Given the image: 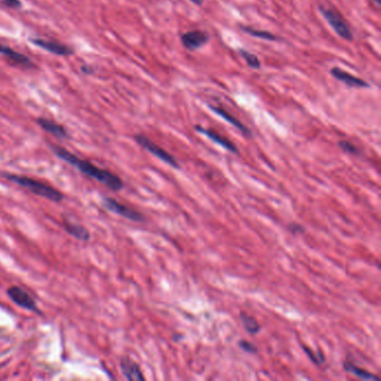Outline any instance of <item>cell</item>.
Segmentation results:
<instances>
[{
    "label": "cell",
    "instance_id": "cell-19",
    "mask_svg": "<svg viewBox=\"0 0 381 381\" xmlns=\"http://www.w3.org/2000/svg\"><path fill=\"white\" fill-rule=\"evenodd\" d=\"M238 53L239 55L242 56V59L246 62V64H247V66L252 67V69H259L260 67V61L258 57L253 54V53H250L248 51L246 50H243V48H240V50H238Z\"/></svg>",
    "mask_w": 381,
    "mask_h": 381
},
{
    "label": "cell",
    "instance_id": "cell-11",
    "mask_svg": "<svg viewBox=\"0 0 381 381\" xmlns=\"http://www.w3.org/2000/svg\"><path fill=\"white\" fill-rule=\"evenodd\" d=\"M208 108L211 111H213V112L215 114L218 115V117H220L221 119H224L225 121H227L231 125H234V127L236 129H238L240 132H242L243 134H245V136H250V134H252V133H250V131H249V129L247 127H246L245 124H243L242 122H240L238 119H236L235 117H233V115H231L230 113H228L226 110L221 109L219 107H215V105H211V104H208Z\"/></svg>",
    "mask_w": 381,
    "mask_h": 381
},
{
    "label": "cell",
    "instance_id": "cell-26",
    "mask_svg": "<svg viewBox=\"0 0 381 381\" xmlns=\"http://www.w3.org/2000/svg\"><path fill=\"white\" fill-rule=\"evenodd\" d=\"M372 3L377 5V7L379 8V7H380V5H381V0H372Z\"/></svg>",
    "mask_w": 381,
    "mask_h": 381
},
{
    "label": "cell",
    "instance_id": "cell-3",
    "mask_svg": "<svg viewBox=\"0 0 381 381\" xmlns=\"http://www.w3.org/2000/svg\"><path fill=\"white\" fill-rule=\"evenodd\" d=\"M319 11L327 22V24L332 27V30H333L342 40L349 42L353 40V33H352L349 24L344 21V18L342 17L339 13L330 7L323 6V5H319Z\"/></svg>",
    "mask_w": 381,
    "mask_h": 381
},
{
    "label": "cell",
    "instance_id": "cell-10",
    "mask_svg": "<svg viewBox=\"0 0 381 381\" xmlns=\"http://www.w3.org/2000/svg\"><path fill=\"white\" fill-rule=\"evenodd\" d=\"M120 366H121V371L124 377L130 381H143L146 379L138 363L129 358L122 359L121 362H120Z\"/></svg>",
    "mask_w": 381,
    "mask_h": 381
},
{
    "label": "cell",
    "instance_id": "cell-14",
    "mask_svg": "<svg viewBox=\"0 0 381 381\" xmlns=\"http://www.w3.org/2000/svg\"><path fill=\"white\" fill-rule=\"evenodd\" d=\"M63 224H64V229L67 231V233L73 236V237H75L76 239L84 240V242H88V240H90V238H91L90 231L85 227H83V226L71 223V221L66 220V219H64Z\"/></svg>",
    "mask_w": 381,
    "mask_h": 381
},
{
    "label": "cell",
    "instance_id": "cell-23",
    "mask_svg": "<svg viewBox=\"0 0 381 381\" xmlns=\"http://www.w3.org/2000/svg\"><path fill=\"white\" fill-rule=\"evenodd\" d=\"M288 230L291 231V233L293 234H301V233H304L305 229L303 226H301L300 224H296V223H292L288 225Z\"/></svg>",
    "mask_w": 381,
    "mask_h": 381
},
{
    "label": "cell",
    "instance_id": "cell-5",
    "mask_svg": "<svg viewBox=\"0 0 381 381\" xmlns=\"http://www.w3.org/2000/svg\"><path fill=\"white\" fill-rule=\"evenodd\" d=\"M102 205L110 211H112V213L118 214L119 216H122L127 219H130L132 221L144 220V217L140 213H138L137 210L130 208V207L121 204V202H119L114 198H111V197H104L102 200Z\"/></svg>",
    "mask_w": 381,
    "mask_h": 381
},
{
    "label": "cell",
    "instance_id": "cell-8",
    "mask_svg": "<svg viewBox=\"0 0 381 381\" xmlns=\"http://www.w3.org/2000/svg\"><path fill=\"white\" fill-rule=\"evenodd\" d=\"M330 74L334 77L335 80L342 82V83L345 84L349 88H354V89H365V88H370V84L368 82L360 79V77H356L354 75H351L349 72H345L340 67H332L330 71Z\"/></svg>",
    "mask_w": 381,
    "mask_h": 381
},
{
    "label": "cell",
    "instance_id": "cell-4",
    "mask_svg": "<svg viewBox=\"0 0 381 381\" xmlns=\"http://www.w3.org/2000/svg\"><path fill=\"white\" fill-rule=\"evenodd\" d=\"M134 139H136L138 144H140V146L146 149L147 151L153 154L154 157L160 159L161 161L167 163V165L169 166H171L172 168L179 169V163H178V161L176 160V158L171 156V154L167 152L166 150H163V149L161 147H159L158 144L152 142L150 139L147 138L146 136H143V134H137V136L134 137Z\"/></svg>",
    "mask_w": 381,
    "mask_h": 381
},
{
    "label": "cell",
    "instance_id": "cell-25",
    "mask_svg": "<svg viewBox=\"0 0 381 381\" xmlns=\"http://www.w3.org/2000/svg\"><path fill=\"white\" fill-rule=\"evenodd\" d=\"M189 2L197 5V6H201V5L204 4V0H189Z\"/></svg>",
    "mask_w": 381,
    "mask_h": 381
},
{
    "label": "cell",
    "instance_id": "cell-18",
    "mask_svg": "<svg viewBox=\"0 0 381 381\" xmlns=\"http://www.w3.org/2000/svg\"><path fill=\"white\" fill-rule=\"evenodd\" d=\"M240 30H242L243 32H245L246 34H248V35H250V36L256 37V38H260V40L271 41V42L279 41L278 36L274 35V34L269 33V32H266V31H258V30H255V28L247 27V26H240Z\"/></svg>",
    "mask_w": 381,
    "mask_h": 381
},
{
    "label": "cell",
    "instance_id": "cell-22",
    "mask_svg": "<svg viewBox=\"0 0 381 381\" xmlns=\"http://www.w3.org/2000/svg\"><path fill=\"white\" fill-rule=\"evenodd\" d=\"M238 346L243 351L247 352V353L255 354V353H257V352H258V349L256 348V346H255L253 343H250V342L247 341V340H240L238 342Z\"/></svg>",
    "mask_w": 381,
    "mask_h": 381
},
{
    "label": "cell",
    "instance_id": "cell-7",
    "mask_svg": "<svg viewBox=\"0 0 381 381\" xmlns=\"http://www.w3.org/2000/svg\"><path fill=\"white\" fill-rule=\"evenodd\" d=\"M180 42L186 50L196 51L209 42V36L208 34L202 31H191L182 34Z\"/></svg>",
    "mask_w": 381,
    "mask_h": 381
},
{
    "label": "cell",
    "instance_id": "cell-20",
    "mask_svg": "<svg viewBox=\"0 0 381 381\" xmlns=\"http://www.w3.org/2000/svg\"><path fill=\"white\" fill-rule=\"evenodd\" d=\"M302 348H303V350L305 351V353L307 354V356H308V358H310V360L312 361L313 363H315V364L319 365V364H322L325 361V356L323 355L322 352L317 351L316 353H315V352H313V350L308 349L307 346H305V345H302Z\"/></svg>",
    "mask_w": 381,
    "mask_h": 381
},
{
    "label": "cell",
    "instance_id": "cell-6",
    "mask_svg": "<svg viewBox=\"0 0 381 381\" xmlns=\"http://www.w3.org/2000/svg\"><path fill=\"white\" fill-rule=\"evenodd\" d=\"M7 294L9 298H11V300L18 306L25 308V310H28V311L40 312L38 311L36 302L34 301V298L26 291H24L23 288H21L19 286L9 287L7 290Z\"/></svg>",
    "mask_w": 381,
    "mask_h": 381
},
{
    "label": "cell",
    "instance_id": "cell-12",
    "mask_svg": "<svg viewBox=\"0 0 381 381\" xmlns=\"http://www.w3.org/2000/svg\"><path fill=\"white\" fill-rule=\"evenodd\" d=\"M33 43L38 47L43 48V50L53 53V54H56V55L69 56L73 53V51H72L70 47L60 44V43H56V42H51V41H45V40H35L33 41Z\"/></svg>",
    "mask_w": 381,
    "mask_h": 381
},
{
    "label": "cell",
    "instance_id": "cell-24",
    "mask_svg": "<svg viewBox=\"0 0 381 381\" xmlns=\"http://www.w3.org/2000/svg\"><path fill=\"white\" fill-rule=\"evenodd\" d=\"M0 3L4 4L5 6H7L9 8H19L22 6V4L19 0H0Z\"/></svg>",
    "mask_w": 381,
    "mask_h": 381
},
{
    "label": "cell",
    "instance_id": "cell-9",
    "mask_svg": "<svg viewBox=\"0 0 381 381\" xmlns=\"http://www.w3.org/2000/svg\"><path fill=\"white\" fill-rule=\"evenodd\" d=\"M195 130H196L197 132L204 134L205 137H207L209 140H211V141L215 142L216 144H218V146L223 147L225 149V150H227V151H229L231 153H238L237 147H236L235 144L230 141V140L224 138L223 136H220V134L213 131V130L205 129V128L200 127V125H196Z\"/></svg>",
    "mask_w": 381,
    "mask_h": 381
},
{
    "label": "cell",
    "instance_id": "cell-17",
    "mask_svg": "<svg viewBox=\"0 0 381 381\" xmlns=\"http://www.w3.org/2000/svg\"><path fill=\"white\" fill-rule=\"evenodd\" d=\"M239 319H240V322H242L244 329L247 331L248 333L250 334L258 333L260 330V325L255 317L247 314V313H240Z\"/></svg>",
    "mask_w": 381,
    "mask_h": 381
},
{
    "label": "cell",
    "instance_id": "cell-13",
    "mask_svg": "<svg viewBox=\"0 0 381 381\" xmlns=\"http://www.w3.org/2000/svg\"><path fill=\"white\" fill-rule=\"evenodd\" d=\"M0 54L6 56L8 60H11L12 62L16 63V64H18V65L26 66V67H30L33 65L32 61L28 59V57L21 54V53L14 51L13 48L8 47L4 44H0Z\"/></svg>",
    "mask_w": 381,
    "mask_h": 381
},
{
    "label": "cell",
    "instance_id": "cell-2",
    "mask_svg": "<svg viewBox=\"0 0 381 381\" xmlns=\"http://www.w3.org/2000/svg\"><path fill=\"white\" fill-rule=\"evenodd\" d=\"M2 176L4 178H6V179H8L9 181L15 182L18 186L30 190L32 194L43 197V198H46L48 200H52L55 202H60L64 199V195H63L60 190H57L55 189V188H53L48 185H45V183H43L38 180L32 179V178L14 175V173H7V172H3Z\"/></svg>",
    "mask_w": 381,
    "mask_h": 381
},
{
    "label": "cell",
    "instance_id": "cell-16",
    "mask_svg": "<svg viewBox=\"0 0 381 381\" xmlns=\"http://www.w3.org/2000/svg\"><path fill=\"white\" fill-rule=\"evenodd\" d=\"M343 369L346 371V372L354 374L355 377H358L360 379L363 380H379L378 375H375L373 373L369 372L368 370H365L363 368H359L358 365H355L354 363L349 362V361H345L343 363Z\"/></svg>",
    "mask_w": 381,
    "mask_h": 381
},
{
    "label": "cell",
    "instance_id": "cell-21",
    "mask_svg": "<svg viewBox=\"0 0 381 381\" xmlns=\"http://www.w3.org/2000/svg\"><path fill=\"white\" fill-rule=\"evenodd\" d=\"M339 147L344 152L349 153V154H354V156H358V154H360L359 149L356 148L353 143H351L349 141H345V140H341V141H339Z\"/></svg>",
    "mask_w": 381,
    "mask_h": 381
},
{
    "label": "cell",
    "instance_id": "cell-1",
    "mask_svg": "<svg viewBox=\"0 0 381 381\" xmlns=\"http://www.w3.org/2000/svg\"><path fill=\"white\" fill-rule=\"evenodd\" d=\"M53 152H54L57 157L61 158L62 160L70 163L71 166L79 169L81 172H83L84 175L92 178L96 181L103 183L105 187H108L109 189L113 191H120L123 188V181L120 177L114 175L109 170L105 169H101L94 166L93 163L90 161L83 160L79 157H76L75 154L67 151L66 149L59 147V146H51Z\"/></svg>",
    "mask_w": 381,
    "mask_h": 381
},
{
    "label": "cell",
    "instance_id": "cell-15",
    "mask_svg": "<svg viewBox=\"0 0 381 381\" xmlns=\"http://www.w3.org/2000/svg\"><path fill=\"white\" fill-rule=\"evenodd\" d=\"M38 124L41 125L42 129H44L46 132L53 134V136L60 139L67 138V131L64 127H62L61 124L56 123L54 121L47 119H38Z\"/></svg>",
    "mask_w": 381,
    "mask_h": 381
}]
</instances>
